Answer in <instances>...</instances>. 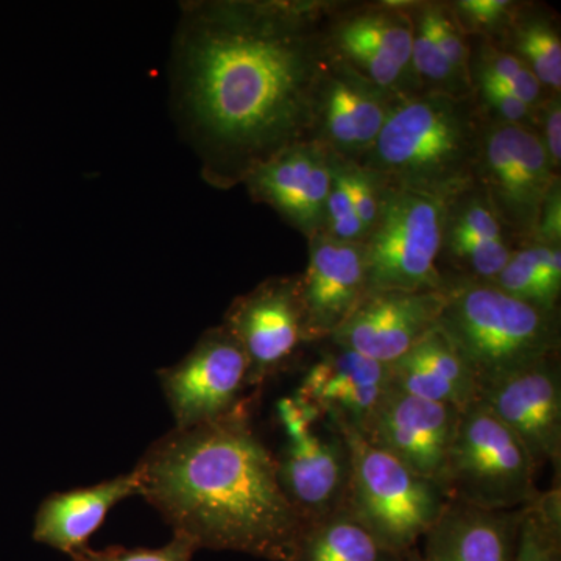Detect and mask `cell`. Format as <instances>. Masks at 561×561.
<instances>
[{
    "mask_svg": "<svg viewBox=\"0 0 561 561\" xmlns=\"http://www.w3.org/2000/svg\"><path fill=\"white\" fill-rule=\"evenodd\" d=\"M331 2L206 0L181 7L172 91L181 131L217 190L316 140V94L331 55Z\"/></svg>",
    "mask_w": 561,
    "mask_h": 561,
    "instance_id": "6da1fadb",
    "label": "cell"
},
{
    "mask_svg": "<svg viewBox=\"0 0 561 561\" xmlns=\"http://www.w3.org/2000/svg\"><path fill=\"white\" fill-rule=\"evenodd\" d=\"M250 402L162 435L135 467L139 494L198 549L287 561L305 522L280 486L276 456L253 430Z\"/></svg>",
    "mask_w": 561,
    "mask_h": 561,
    "instance_id": "7a4b0ae2",
    "label": "cell"
},
{
    "mask_svg": "<svg viewBox=\"0 0 561 561\" xmlns=\"http://www.w3.org/2000/svg\"><path fill=\"white\" fill-rule=\"evenodd\" d=\"M486 122L474 94L409 95L394 103L375 146L357 164L387 186L448 203L476 186Z\"/></svg>",
    "mask_w": 561,
    "mask_h": 561,
    "instance_id": "3957f363",
    "label": "cell"
},
{
    "mask_svg": "<svg viewBox=\"0 0 561 561\" xmlns=\"http://www.w3.org/2000/svg\"><path fill=\"white\" fill-rule=\"evenodd\" d=\"M437 327L470 367L478 391L559 354V312L527 305L489 283L449 280Z\"/></svg>",
    "mask_w": 561,
    "mask_h": 561,
    "instance_id": "277c9868",
    "label": "cell"
},
{
    "mask_svg": "<svg viewBox=\"0 0 561 561\" xmlns=\"http://www.w3.org/2000/svg\"><path fill=\"white\" fill-rule=\"evenodd\" d=\"M350 449L345 508L387 551L408 557L440 518L449 497L440 483L421 478L370 445L359 432L339 430Z\"/></svg>",
    "mask_w": 561,
    "mask_h": 561,
    "instance_id": "5b68a950",
    "label": "cell"
},
{
    "mask_svg": "<svg viewBox=\"0 0 561 561\" xmlns=\"http://www.w3.org/2000/svg\"><path fill=\"white\" fill-rule=\"evenodd\" d=\"M538 467L519 438L474 401L460 412L443 489L449 501L518 511L537 500Z\"/></svg>",
    "mask_w": 561,
    "mask_h": 561,
    "instance_id": "8992f818",
    "label": "cell"
},
{
    "mask_svg": "<svg viewBox=\"0 0 561 561\" xmlns=\"http://www.w3.org/2000/svg\"><path fill=\"white\" fill-rule=\"evenodd\" d=\"M382 184L381 213L364 243L367 295L442 290L443 234L448 203Z\"/></svg>",
    "mask_w": 561,
    "mask_h": 561,
    "instance_id": "52a82bcc",
    "label": "cell"
},
{
    "mask_svg": "<svg viewBox=\"0 0 561 561\" xmlns=\"http://www.w3.org/2000/svg\"><path fill=\"white\" fill-rule=\"evenodd\" d=\"M557 181L559 173L553 171L535 128L486 122L476 184L515 241L531 242Z\"/></svg>",
    "mask_w": 561,
    "mask_h": 561,
    "instance_id": "ba28073f",
    "label": "cell"
},
{
    "mask_svg": "<svg viewBox=\"0 0 561 561\" xmlns=\"http://www.w3.org/2000/svg\"><path fill=\"white\" fill-rule=\"evenodd\" d=\"M158 379L175 427L183 430L228 415L245 401L249 359L220 324L203 332L183 359L161 368Z\"/></svg>",
    "mask_w": 561,
    "mask_h": 561,
    "instance_id": "9c48e42d",
    "label": "cell"
},
{
    "mask_svg": "<svg viewBox=\"0 0 561 561\" xmlns=\"http://www.w3.org/2000/svg\"><path fill=\"white\" fill-rule=\"evenodd\" d=\"M221 324L249 359V387H261L294 357L302 343H309L300 275L262 280L231 302Z\"/></svg>",
    "mask_w": 561,
    "mask_h": 561,
    "instance_id": "30bf717a",
    "label": "cell"
},
{
    "mask_svg": "<svg viewBox=\"0 0 561 561\" xmlns=\"http://www.w3.org/2000/svg\"><path fill=\"white\" fill-rule=\"evenodd\" d=\"M478 402L508 427L538 470L559 467L561 457V379L557 354L486 383Z\"/></svg>",
    "mask_w": 561,
    "mask_h": 561,
    "instance_id": "8fae6325",
    "label": "cell"
},
{
    "mask_svg": "<svg viewBox=\"0 0 561 561\" xmlns=\"http://www.w3.org/2000/svg\"><path fill=\"white\" fill-rule=\"evenodd\" d=\"M460 412L391 387L359 434L415 474L443 485Z\"/></svg>",
    "mask_w": 561,
    "mask_h": 561,
    "instance_id": "7c38bea8",
    "label": "cell"
},
{
    "mask_svg": "<svg viewBox=\"0 0 561 561\" xmlns=\"http://www.w3.org/2000/svg\"><path fill=\"white\" fill-rule=\"evenodd\" d=\"M398 101L331 55L317 88L316 140L334 157L357 164Z\"/></svg>",
    "mask_w": 561,
    "mask_h": 561,
    "instance_id": "4fadbf2b",
    "label": "cell"
},
{
    "mask_svg": "<svg viewBox=\"0 0 561 561\" xmlns=\"http://www.w3.org/2000/svg\"><path fill=\"white\" fill-rule=\"evenodd\" d=\"M443 302V289L373 291L330 341L391 365L437 327Z\"/></svg>",
    "mask_w": 561,
    "mask_h": 561,
    "instance_id": "5bb4252c",
    "label": "cell"
},
{
    "mask_svg": "<svg viewBox=\"0 0 561 561\" xmlns=\"http://www.w3.org/2000/svg\"><path fill=\"white\" fill-rule=\"evenodd\" d=\"M242 184L251 201L271 206L309 241L323 231L331 153L317 140L298 144L251 171Z\"/></svg>",
    "mask_w": 561,
    "mask_h": 561,
    "instance_id": "9a60e30c",
    "label": "cell"
},
{
    "mask_svg": "<svg viewBox=\"0 0 561 561\" xmlns=\"http://www.w3.org/2000/svg\"><path fill=\"white\" fill-rule=\"evenodd\" d=\"M300 284L308 342L330 341L367 297L364 245L313 236Z\"/></svg>",
    "mask_w": 561,
    "mask_h": 561,
    "instance_id": "2e32d148",
    "label": "cell"
},
{
    "mask_svg": "<svg viewBox=\"0 0 561 561\" xmlns=\"http://www.w3.org/2000/svg\"><path fill=\"white\" fill-rule=\"evenodd\" d=\"M309 368L297 394L337 430H364L391 389L390 365L331 342Z\"/></svg>",
    "mask_w": 561,
    "mask_h": 561,
    "instance_id": "e0dca14e",
    "label": "cell"
},
{
    "mask_svg": "<svg viewBox=\"0 0 561 561\" xmlns=\"http://www.w3.org/2000/svg\"><path fill=\"white\" fill-rule=\"evenodd\" d=\"M276 461L280 486L305 524L345 507L351 460L337 427L330 423L328 432H321L317 426L305 437L287 442Z\"/></svg>",
    "mask_w": 561,
    "mask_h": 561,
    "instance_id": "ac0fdd59",
    "label": "cell"
},
{
    "mask_svg": "<svg viewBox=\"0 0 561 561\" xmlns=\"http://www.w3.org/2000/svg\"><path fill=\"white\" fill-rule=\"evenodd\" d=\"M523 508L486 511L449 501L440 518L424 535L421 559L515 561Z\"/></svg>",
    "mask_w": 561,
    "mask_h": 561,
    "instance_id": "d6986e66",
    "label": "cell"
},
{
    "mask_svg": "<svg viewBox=\"0 0 561 561\" xmlns=\"http://www.w3.org/2000/svg\"><path fill=\"white\" fill-rule=\"evenodd\" d=\"M135 494H139L135 468L98 485L50 494L36 512L33 540L68 556L83 551L111 508Z\"/></svg>",
    "mask_w": 561,
    "mask_h": 561,
    "instance_id": "ffe728a7",
    "label": "cell"
},
{
    "mask_svg": "<svg viewBox=\"0 0 561 561\" xmlns=\"http://www.w3.org/2000/svg\"><path fill=\"white\" fill-rule=\"evenodd\" d=\"M391 387L463 411L478 400V382L440 328L427 332L390 365Z\"/></svg>",
    "mask_w": 561,
    "mask_h": 561,
    "instance_id": "44dd1931",
    "label": "cell"
},
{
    "mask_svg": "<svg viewBox=\"0 0 561 561\" xmlns=\"http://www.w3.org/2000/svg\"><path fill=\"white\" fill-rule=\"evenodd\" d=\"M413 3L391 0L378 7L348 11L337 7L327 22L328 47H360L376 51L415 79L412 70Z\"/></svg>",
    "mask_w": 561,
    "mask_h": 561,
    "instance_id": "7402d4cb",
    "label": "cell"
},
{
    "mask_svg": "<svg viewBox=\"0 0 561 561\" xmlns=\"http://www.w3.org/2000/svg\"><path fill=\"white\" fill-rule=\"evenodd\" d=\"M408 557H398L383 549L343 507L306 523L287 561H404Z\"/></svg>",
    "mask_w": 561,
    "mask_h": 561,
    "instance_id": "603a6c76",
    "label": "cell"
},
{
    "mask_svg": "<svg viewBox=\"0 0 561 561\" xmlns=\"http://www.w3.org/2000/svg\"><path fill=\"white\" fill-rule=\"evenodd\" d=\"M491 284L515 300L557 311L561 294L560 247L534 242L519 247Z\"/></svg>",
    "mask_w": 561,
    "mask_h": 561,
    "instance_id": "cb8c5ba5",
    "label": "cell"
},
{
    "mask_svg": "<svg viewBox=\"0 0 561 561\" xmlns=\"http://www.w3.org/2000/svg\"><path fill=\"white\" fill-rule=\"evenodd\" d=\"M501 49L518 57L549 94L561 90V39L556 22L542 11L523 9L500 41Z\"/></svg>",
    "mask_w": 561,
    "mask_h": 561,
    "instance_id": "d4e9b609",
    "label": "cell"
},
{
    "mask_svg": "<svg viewBox=\"0 0 561 561\" xmlns=\"http://www.w3.org/2000/svg\"><path fill=\"white\" fill-rule=\"evenodd\" d=\"M515 561H561L559 486L538 494L523 508Z\"/></svg>",
    "mask_w": 561,
    "mask_h": 561,
    "instance_id": "484cf974",
    "label": "cell"
},
{
    "mask_svg": "<svg viewBox=\"0 0 561 561\" xmlns=\"http://www.w3.org/2000/svg\"><path fill=\"white\" fill-rule=\"evenodd\" d=\"M479 73L496 81L531 108L538 110L549 95L534 72L511 51L478 38L470 51V76Z\"/></svg>",
    "mask_w": 561,
    "mask_h": 561,
    "instance_id": "4316f807",
    "label": "cell"
},
{
    "mask_svg": "<svg viewBox=\"0 0 561 561\" xmlns=\"http://www.w3.org/2000/svg\"><path fill=\"white\" fill-rule=\"evenodd\" d=\"M451 9L467 35L497 44L512 27L522 5L512 0H459Z\"/></svg>",
    "mask_w": 561,
    "mask_h": 561,
    "instance_id": "83f0119b",
    "label": "cell"
},
{
    "mask_svg": "<svg viewBox=\"0 0 561 561\" xmlns=\"http://www.w3.org/2000/svg\"><path fill=\"white\" fill-rule=\"evenodd\" d=\"M424 16L430 22L435 43L440 47L446 61L456 70L461 80L471 84L470 41L449 3H421Z\"/></svg>",
    "mask_w": 561,
    "mask_h": 561,
    "instance_id": "f1b7e54d",
    "label": "cell"
},
{
    "mask_svg": "<svg viewBox=\"0 0 561 561\" xmlns=\"http://www.w3.org/2000/svg\"><path fill=\"white\" fill-rule=\"evenodd\" d=\"M472 94L478 99L479 105L490 121L504 122V124L522 125L535 128L538 125V110L524 103L518 95L507 88L501 87L496 81L471 73Z\"/></svg>",
    "mask_w": 561,
    "mask_h": 561,
    "instance_id": "f546056e",
    "label": "cell"
},
{
    "mask_svg": "<svg viewBox=\"0 0 561 561\" xmlns=\"http://www.w3.org/2000/svg\"><path fill=\"white\" fill-rule=\"evenodd\" d=\"M332 160L341 175L354 213L359 217L368 236L381 213V181L356 162L343 161L334 154H332Z\"/></svg>",
    "mask_w": 561,
    "mask_h": 561,
    "instance_id": "4dcf8cb0",
    "label": "cell"
},
{
    "mask_svg": "<svg viewBox=\"0 0 561 561\" xmlns=\"http://www.w3.org/2000/svg\"><path fill=\"white\" fill-rule=\"evenodd\" d=\"M197 551V546L190 538L173 534L172 540L158 549L110 546L102 551H95L88 546L83 551L70 556V559L72 561H191Z\"/></svg>",
    "mask_w": 561,
    "mask_h": 561,
    "instance_id": "1f68e13d",
    "label": "cell"
},
{
    "mask_svg": "<svg viewBox=\"0 0 561 561\" xmlns=\"http://www.w3.org/2000/svg\"><path fill=\"white\" fill-rule=\"evenodd\" d=\"M331 161L332 184L330 195H328L327 208H324L323 232L341 242L364 243L367 239V231H365L364 225L360 224L359 217L354 213L341 175L335 169L332 154Z\"/></svg>",
    "mask_w": 561,
    "mask_h": 561,
    "instance_id": "d6a6232c",
    "label": "cell"
},
{
    "mask_svg": "<svg viewBox=\"0 0 561 561\" xmlns=\"http://www.w3.org/2000/svg\"><path fill=\"white\" fill-rule=\"evenodd\" d=\"M276 411L286 432L287 442L305 437L324 421L323 413L297 393L294 397L283 398L276 405Z\"/></svg>",
    "mask_w": 561,
    "mask_h": 561,
    "instance_id": "836d02e7",
    "label": "cell"
},
{
    "mask_svg": "<svg viewBox=\"0 0 561 561\" xmlns=\"http://www.w3.org/2000/svg\"><path fill=\"white\" fill-rule=\"evenodd\" d=\"M538 135L553 171L560 173L561 164V103L560 94H551L538 110Z\"/></svg>",
    "mask_w": 561,
    "mask_h": 561,
    "instance_id": "e575fe53",
    "label": "cell"
},
{
    "mask_svg": "<svg viewBox=\"0 0 561 561\" xmlns=\"http://www.w3.org/2000/svg\"><path fill=\"white\" fill-rule=\"evenodd\" d=\"M534 243L541 245L560 247L561 242V192L560 181L553 184L545 206H542L540 220L535 230ZM530 242V243H531Z\"/></svg>",
    "mask_w": 561,
    "mask_h": 561,
    "instance_id": "d590c367",
    "label": "cell"
},
{
    "mask_svg": "<svg viewBox=\"0 0 561 561\" xmlns=\"http://www.w3.org/2000/svg\"><path fill=\"white\" fill-rule=\"evenodd\" d=\"M404 561H423L419 551H413Z\"/></svg>",
    "mask_w": 561,
    "mask_h": 561,
    "instance_id": "8d00e7d4",
    "label": "cell"
}]
</instances>
